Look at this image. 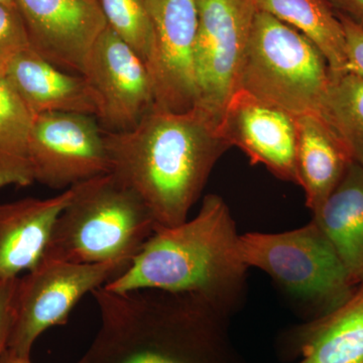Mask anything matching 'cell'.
<instances>
[{"instance_id": "obj_16", "label": "cell", "mask_w": 363, "mask_h": 363, "mask_svg": "<svg viewBox=\"0 0 363 363\" xmlns=\"http://www.w3.org/2000/svg\"><path fill=\"white\" fill-rule=\"evenodd\" d=\"M298 363H363V285L350 300L289 334Z\"/></svg>"}, {"instance_id": "obj_22", "label": "cell", "mask_w": 363, "mask_h": 363, "mask_svg": "<svg viewBox=\"0 0 363 363\" xmlns=\"http://www.w3.org/2000/svg\"><path fill=\"white\" fill-rule=\"evenodd\" d=\"M107 25L147 65L154 30L147 0H99Z\"/></svg>"}, {"instance_id": "obj_27", "label": "cell", "mask_w": 363, "mask_h": 363, "mask_svg": "<svg viewBox=\"0 0 363 363\" xmlns=\"http://www.w3.org/2000/svg\"><path fill=\"white\" fill-rule=\"evenodd\" d=\"M0 363H32V362H30V358L18 357L7 350L4 357L0 358Z\"/></svg>"}, {"instance_id": "obj_24", "label": "cell", "mask_w": 363, "mask_h": 363, "mask_svg": "<svg viewBox=\"0 0 363 363\" xmlns=\"http://www.w3.org/2000/svg\"><path fill=\"white\" fill-rule=\"evenodd\" d=\"M20 278L0 281V358L9 348L13 330Z\"/></svg>"}, {"instance_id": "obj_18", "label": "cell", "mask_w": 363, "mask_h": 363, "mask_svg": "<svg viewBox=\"0 0 363 363\" xmlns=\"http://www.w3.org/2000/svg\"><path fill=\"white\" fill-rule=\"evenodd\" d=\"M313 222L332 243L351 281L363 285V168L352 162Z\"/></svg>"}, {"instance_id": "obj_7", "label": "cell", "mask_w": 363, "mask_h": 363, "mask_svg": "<svg viewBox=\"0 0 363 363\" xmlns=\"http://www.w3.org/2000/svg\"><path fill=\"white\" fill-rule=\"evenodd\" d=\"M133 260L94 264L42 260L20 278L16 321L7 350L30 358L33 344L45 330L65 325L81 298L121 276Z\"/></svg>"}, {"instance_id": "obj_19", "label": "cell", "mask_w": 363, "mask_h": 363, "mask_svg": "<svg viewBox=\"0 0 363 363\" xmlns=\"http://www.w3.org/2000/svg\"><path fill=\"white\" fill-rule=\"evenodd\" d=\"M264 11L292 26L322 52L332 74L346 73L347 45L342 23L326 0H255Z\"/></svg>"}, {"instance_id": "obj_20", "label": "cell", "mask_w": 363, "mask_h": 363, "mask_svg": "<svg viewBox=\"0 0 363 363\" xmlns=\"http://www.w3.org/2000/svg\"><path fill=\"white\" fill-rule=\"evenodd\" d=\"M35 116L0 76V188L33 183L30 136Z\"/></svg>"}, {"instance_id": "obj_15", "label": "cell", "mask_w": 363, "mask_h": 363, "mask_svg": "<svg viewBox=\"0 0 363 363\" xmlns=\"http://www.w3.org/2000/svg\"><path fill=\"white\" fill-rule=\"evenodd\" d=\"M0 76L35 116L49 112L98 116L96 95L84 76L52 65L30 47L16 55Z\"/></svg>"}, {"instance_id": "obj_21", "label": "cell", "mask_w": 363, "mask_h": 363, "mask_svg": "<svg viewBox=\"0 0 363 363\" xmlns=\"http://www.w3.org/2000/svg\"><path fill=\"white\" fill-rule=\"evenodd\" d=\"M321 116L339 136L353 162L363 168V77L332 74Z\"/></svg>"}, {"instance_id": "obj_5", "label": "cell", "mask_w": 363, "mask_h": 363, "mask_svg": "<svg viewBox=\"0 0 363 363\" xmlns=\"http://www.w3.org/2000/svg\"><path fill=\"white\" fill-rule=\"evenodd\" d=\"M330 80L328 63L311 40L257 11L240 89L294 116L321 114Z\"/></svg>"}, {"instance_id": "obj_25", "label": "cell", "mask_w": 363, "mask_h": 363, "mask_svg": "<svg viewBox=\"0 0 363 363\" xmlns=\"http://www.w3.org/2000/svg\"><path fill=\"white\" fill-rule=\"evenodd\" d=\"M337 14L342 23L347 45V68L350 73L357 74L363 77V28L355 25L345 16Z\"/></svg>"}, {"instance_id": "obj_10", "label": "cell", "mask_w": 363, "mask_h": 363, "mask_svg": "<svg viewBox=\"0 0 363 363\" xmlns=\"http://www.w3.org/2000/svg\"><path fill=\"white\" fill-rule=\"evenodd\" d=\"M147 4L154 30L147 62L154 88V106L166 111H187L197 101V0H147Z\"/></svg>"}, {"instance_id": "obj_13", "label": "cell", "mask_w": 363, "mask_h": 363, "mask_svg": "<svg viewBox=\"0 0 363 363\" xmlns=\"http://www.w3.org/2000/svg\"><path fill=\"white\" fill-rule=\"evenodd\" d=\"M221 130L229 145L240 147L252 164H262L277 178L298 185L292 114L240 89L227 104Z\"/></svg>"}, {"instance_id": "obj_17", "label": "cell", "mask_w": 363, "mask_h": 363, "mask_svg": "<svg viewBox=\"0 0 363 363\" xmlns=\"http://www.w3.org/2000/svg\"><path fill=\"white\" fill-rule=\"evenodd\" d=\"M298 185L312 212L340 183L353 161L342 140L321 114L295 116Z\"/></svg>"}, {"instance_id": "obj_4", "label": "cell", "mask_w": 363, "mask_h": 363, "mask_svg": "<svg viewBox=\"0 0 363 363\" xmlns=\"http://www.w3.org/2000/svg\"><path fill=\"white\" fill-rule=\"evenodd\" d=\"M74 189L43 260L94 264L135 259L157 227L140 196L111 173Z\"/></svg>"}, {"instance_id": "obj_12", "label": "cell", "mask_w": 363, "mask_h": 363, "mask_svg": "<svg viewBox=\"0 0 363 363\" xmlns=\"http://www.w3.org/2000/svg\"><path fill=\"white\" fill-rule=\"evenodd\" d=\"M30 48L62 70L84 74L106 28L99 0H14Z\"/></svg>"}, {"instance_id": "obj_9", "label": "cell", "mask_w": 363, "mask_h": 363, "mask_svg": "<svg viewBox=\"0 0 363 363\" xmlns=\"http://www.w3.org/2000/svg\"><path fill=\"white\" fill-rule=\"evenodd\" d=\"M28 152L33 181L52 189L67 190L111 171L104 128L87 114L35 116Z\"/></svg>"}, {"instance_id": "obj_26", "label": "cell", "mask_w": 363, "mask_h": 363, "mask_svg": "<svg viewBox=\"0 0 363 363\" xmlns=\"http://www.w3.org/2000/svg\"><path fill=\"white\" fill-rule=\"evenodd\" d=\"M336 13L363 28V0H326Z\"/></svg>"}, {"instance_id": "obj_23", "label": "cell", "mask_w": 363, "mask_h": 363, "mask_svg": "<svg viewBox=\"0 0 363 363\" xmlns=\"http://www.w3.org/2000/svg\"><path fill=\"white\" fill-rule=\"evenodd\" d=\"M30 47L18 9L0 4V75L16 55Z\"/></svg>"}, {"instance_id": "obj_6", "label": "cell", "mask_w": 363, "mask_h": 363, "mask_svg": "<svg viewBox=\"0 0 363 363\" xmlns=\"http://www.w3.org/2000/svg\"><path fill=\"white\" fill-rule=\"evenodd\" d=\"M240 252L247 267L267 272L294 297L317 307L319 316L344 304L358 288L312 220L286 233L243 234Z\"/></svg>"}, {"instance_id": "obj_14", "label": "cell", "mask_w": 363, "mask_h": 363, "mask_svg": "<svg viewBox=\"0 0 363 363\" xmlns=\"http://www.w3.org/2000/svg\"><path fill=\"white\" fill-rule=\"evenodd\" d=\"M75 189L48 199L25 198L0 204V281L20 278L44 259L55 223Z\"/></svg>"}, {"instance_id": "obj_28", "label": "cell", "mask_w": 363, "mask_h": 363, "mask_svg": "<svg viewBox=\"0 0 363 363\" xmlns=\"http://www.w3.org/2000/svg\"><path fill=\"white\" fill-rule=\"evenodd\" d=\"M0 4H6V6L11 7H16L14 0H0Z\"/></svg>"}, {"instance_id": "obj_8", "label": "cell", "mask_w": 363, "mask_h": 363, "mask_svg": "<svg viewBox=\"0 0 363 363\" xmlns=\"http://www.w3.org/2000/svg\"><path fill=\"white\" fill-rule=\"evenodd\" d=\"M197 9L195 106L221 121L229 100L240 89L257 9L255 0H197Z\"/></svg>"}, {"instance_id": "obj_1", "label": "cell", "mask_w": 363, "mask_h": 363, "mask_svg": "<svg viewBox=\"0 0 363 363\" xmlns=\"http://www.w3.org/2000/svg\"><path fill=\"white\" fill-rule=\"evenodd\" d=\"M104 138L111 173L140 196L162 227L187 220L215 164L231 147L221 121L199 106L183 112L154 106L135 128L104 130Z\"/></svg>"}, {"instance_id": "obj_3", "label": "cell", "mask_w": 363, "mask_h": 363, "mask_svg": "<svg viewBox=\"0 0 363 363\" xmlns=\"http://www.w3.org/2000/svg\"><path fill=\"white\" fill-rule=\"evenodd\" d=\"M240 238L225 201L218 195L205 196L194 218L157 226L128 269L104 288L187 294L233 314L242 298L248 269Z\"/></svg>"}, {"instance_id": "obj_11", "label": "cell", "mask_w": 363, "mask_h": 363, "mask_svg": "<svg viewBox=\"0 0 363 363\" xmlns=\"http://www.w3.org/2000/svg\"><path fill=\"white\" fill-rule=\"evenodd\" d=\"M83 76L96 95V118L105 131L130 130L154 107L145 61L108 25L93 45Z\"/></svg>"}, {"instance_id": "obj_2", "label": "cell", "mask_w": 363, "mask_h": 363, "mask_svg": "<svg viewBox=\"0 0 363 363\" xmlns=\"http://www.w3.org/2000/svg\"><path fill=\"white\" fill-rule=\"evenodd\" d=\"M99 331L76 363H247L229 337L231 314L157 290L92 292Z\"/></svg>"}]
</instances>
